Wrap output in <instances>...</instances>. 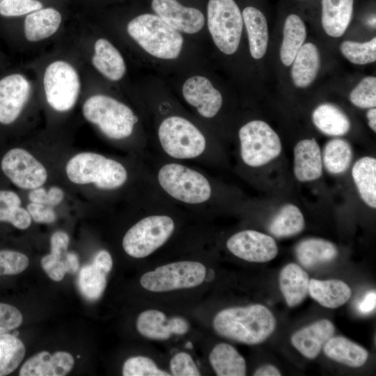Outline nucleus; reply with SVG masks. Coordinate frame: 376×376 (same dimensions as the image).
Here are the masks:
<instances>
[{
  "mask_svg": "<svg viewBox=\"0 0 376 376\" xmlns=\"http://www.w3.org/2000/svg\"><path fill=\"white\" fill-rule=\"evenodd\" d=\"M42 86L48 104L56 111L66 112L75 105L81 82L77 69L70 63L58 59L46 67Z\"/></svg>",
  "mask_w": 376,
  "mask_h": 376,
  "instance_id": "1a4fd4ad",
  "label": "nucleus"
},
{
  "mask_svg": "<svg viewBox=\"0 0 376 376\" xmlns=\"http://www.w3.org/2000/svg\"><path fill=\"white\" fill-rule=\"evenodd\" d=\"M0 221L9 222L21 230L31 224L29 212L21 207V199L14 191L0 190Z\"/></svg>",
  "mask_w": 376,
  "mask_h": 376,
  "instance_id": "c9c22d12",
  "label": "nucleus"
},
{
  "mask_svg": "<svg viewBox=\"0 0 376 376\" xmlns=\"http://www.w3.org/2000/svg\"><path fill=\"white\" fill-rule=\"evenodd\" d=\"M368 24L371 26H375V17H372L370 19H368Z\"/></svg>",
  "mask_w": 376,
  "mask_h": 376,
  "instance_id": "5fc2aeb1",
  "label": "nucleus"
},
{
  "mask_svg": "<svg viewBox=\"0 0 376 376\" xmlns=\"http://www.w3.org/2000/svg\"><path fill=\"white\" fill-rule=\"evenodd\" d=\"M304 226L305 220L299 207L286 204L271 221L269 231L276 237H288L299 234Z\"/></svg>",
  "mask_w": 376,
  "mask_h": 376,
  "instance_id": "f704fd0d",
  "label": "nucleus"
},
{
  "mask_svg": "<svg viewBox=\"0 0 376 376\" xmlns=\"http://www.w3.org/2000/svg\"><path fill=\"white\" fill-rule=\"evenodd\" d=\"M279 287L287 304L297 306L308 292L309 277L298 265L290 263L283 267L279 274Z\"/></svg>",
  "mask_w": 376,
  "mask_h": 376,
  "instance_id": "393cba45",
  "label": "nucleus"
},
{
  "mask_svg": "<svg viewBox=\"0 0 376 376\" xmlns=\"http://www.w3.org/2000/svg\"><path fill=\"white\" fill-rule=\"evenodd\" d=\"M350 102L357 107L370 109L376 106V78L366 77L352 91Z\"/></svg>",
  "mask_w": 376,
  "mask_h": 376,
  "instance_id": "79ce46f5",
  "label": "nucleus"
},
{
  "mask_svg": "<svg viewBox=\"0 0 376 376\" xmlns=\"http://www.w3.org/2000/svg\"><path fill=\"white\" fill-rule=\"evenodd\" d=\"M312 119L315 127L327 135L343 136L350 129V122L347 116L331 104L319 105L313 111Z\"/></svg>",
  "mask_w": 376,
  "mask_h": 376,
  "instance_id": "72a5a7b5",
  "label": "nucleus"
},
{
  "mask_svg": "<svg viewBox=\"0 0 376 376\" xmlns=\"http://www.w3.org/2000/svg\"><path fill=\"white\" fill-rule=\"evenodd\" d=\"M30 81L13 73L0 79V123L9 125L21 114L31 94Z\"/></svg>",
  "mask_w": 376,
  "mask_h": 376,
  "instance_id": "2eb2a0df",
  "label": "nucleus"
},
{
  "mask_svg": "<svg viewBox=\"0 0 376 376\" xmlns=\"http://www.w3.org/2000/svg\"><path fill=\"white\" fill-rule=\"evenodd\" d=\"M308 293L320 305L329 308L343 305L350 297L352 291L343 281L337 279L309 281Z\"/></svg>",
  "mask_w": 376,
  "mask_h": 376,
  "instance_id": "cd10ccee",
  "label": "nucleus"
},
{
  "mask_svg": "<svg viewBox=\"0 0 376 376\" xmlns=\"http://www.w3.org/2000/svg\"><path fill=\"white\" fill-rule=\"evenodd\" d=\"M63 198L64 192L58 187H52L47 191L40 187L31 189L29 194V199L31 202L51 207L58 205Z\"/></svg>",
  "mask_w": 376,
  "mask_h": 376,
  "instance_id": "49530a36",
  "label": "nucleus"
},
{
  "mask_svg": "<svg viewBox=\"0 0 376 376\" xmlns=\"http://www.w3.org/2000/svg\"><path fill=\"white\" fill-rule=\"evenodd\" d=\"M338 253L334 244L319 238L304 240L295 249L298 261L308 269L331 262L337 257Z\"/></svg>",
  "mask_w": 376,
  "mask_h": 376,
  "instance_id": "c85d7f7f",
  "label": "nucleus"
},
{
  "mask_svg": "<svg viewBox=\"0 0 376 376\" xmlns=\"http://www.w3.org/2000/svg\"><path fill=\"white\" fill-rule=\"evenodd\" d=\"M69 180L78 185L94 184L102 190L121 188L128 180V172L120 162L102 155L85 152L73 156L67 163Z\"/></svg>",
  "mask_w": 376,
  "mask_h": 376,
  "instance_id": "423d86ee",
  "label": "nucleus"
},
{
  "mask_svg": "<svg viewBox=\"0 0 376 376\" xmlns=\"http://www.w3.org/2000/svg\"><path fill=\"white\" fill-rule=\"evenodd\" d=\"M73 357L66 352H56L50 354L40 352L29 358L22 365L20 376H64L73 368Z\"/></svg>",
  "mask_w": 376,
  "mask_h": 376,
  "instance_id": "6ab92c4d",
  "label": "nucleus"
},
{
  "mask_svg": "<svg viewBox=\"0 0 376 376\" xmlns=\"http://www.w3.org/2000/svg\"><path fill=\"white\" fill-rule=\"evenodd\" d=\"M354 0H322V25L326 33L340 37L352 16Z\"/></svg>",
  "mask_w": 376,
  "mask_h": 376,
  "instance_id": "b1692460",
  "label": "nucleus"
},
{
  "mask_svg": "<svg viewBox=\"0 0 376 376\" xmlns=\"http://www.w3.org/2000/svg\"><path fill=\"white\" fill-rule=\"evenodd\" d=\"M28 257L11 250L0 251V276L14 275L23 272L28 267Z\"/></svg>",
  "mask_w": 376,
  "mask_h": 376,
  "instance_id": "37998d69",
  "label": "nucleus"
},
{
  "mask_svg": "<svg viewBox=\"0 0 376 376\" xmlns=\"http://www.w3.org/2000/svg\"><path fill=\"white\" fill-rule=\"evenodd\" d=\"M124 376H169L171 374L159 369L150 358L143 356L127 359L123 366Z\"/></svg>",
  "mask_w": 376,
  "mask_h": 376,
  "instance_id": "a19ab883",
  "label": "nucleus"
},
{
  "mask_svg": "<svg viewBox=\"0 0 376 376\" xmlns=\"http://www.w3.org/2000/svg\"><path fill=\"white\" fill-rule=\"evenodd\" d=\"M127 32L144 52L159 59H175L183 48L182 33L155 14L135 17L128 22Z\"/></svg>",
  "mask_w": 376,
  "mask_h": 376,
  "instance_id": "20e7f679",
  "label": "nucleus"
},
{
  "mask_svg": "<svg viewBox=\"0 0 376 376\" xmlns=\"http://www.w3.org/2000/svg\"><path fill=\"white\" fill-rule=\"evenodd\" d=\"M43 8L38 0H1L0 15L4 17H17L28 15Z\"/></svg>",
  "mask_w": 376,
  "mask_h": 376,
  "instance_id": "c03bdc74",
  "label": "nucleus"
},
{
  "mask_svg": "<svg viewBox=\"0 0 376 376\" xmlns=\"http://www.w3.org/2000/svg\"><path fill=\"white\" fill-rule=\"evenodd\" d=\"M292 64L291 77L294 84L299 88L308 87L315 79L320 68L317 47L311 42L304 44Z\"/></svg>",
  "mask_w": 376,
  "mask_h": 376,
  "instance_id": "bb28decb",
  "label": "nucleus"
},
{
  "mask_svg": "<svg viewBox=\"0 0 376 376\" xmlns=\"http://www.w3.org/2000/svg\"><path fill=\"white\" fill-rule=\"evenodd\" d=\"M242 15L248 34L250 54L255 59L262 58L268 45L267 19L259 9L253 6L246 7Z\"/></svg>",
  "mask_w": 376,
  "mask_h": 376,
  "instance_id": "a878e982",
  "label": "nucleus"
},
{
  "mask_svg": "<svg viewBox=\"0 0 376 376\" xmlns=\"http://www.w3.org/2000/svg\"><path fill=\"white\" fill-rule=\"evenodd\" d=\"M366 117L368 120V125L373 131L376 132V109L375 107L370 108L366 113Z\"/></svg>",
  "mask_w": 376,
  "mask_h": 376,
  "instance_id": "864d4df0",
  "label": "nucleus"
},
{
  "mask_svg": "<svg viewBox=\"0 0 376 376\" xmlns=\"http://www.w3.org/2000/svg\"><path fill=\"white\" fill-rule=\"evenodd\" d=\"M340 49L343 55L352 63H371L376 61V38L365 42L345 40L341 43Z\"/></svg>",
  "mask_w": 376,
  "mask_h": 376,
  "instance_id": "ea45409f",
  "label": "nucleus"
},
{
  "mask_svg": "<svg viewBox=\"0 0 376 376\" xmlns=\"http://www.w3.org/2000/svg\"><path fill=\"white\" fill-rule=\"evenodd\" d=\"M148 178L153 188L175 206L206 208L214 192L213 184L203 171L181 162L164 159Z\"/></svg>",
  "mask_w": 376,
  "mask_h": 376,
  "instance_id": "f257e3e1",
  "label": "nucleus"
},
{
  "mask_svg": "<svg viewBox=\"0 0 376 376\" xmlns=\"http://www.w3.org/2000/svg\"><path fill=\"white\" fill-rule=\"evenodd\" d=\"M323 350L329 358L354 368L363 366L368 358L366 349L343 336H332L323 346Z\"/></svg>",
  "mask_w": 376,
  "mask_h": 376,
  "instance_id": "7c9ffc66",
  "label": "nucleus"
},
{
  "mask_svg": "<svg viewBox=\"0 0 376 376\" xmlns=\"http://www.w3.org/2000/svg\"><path fill=\"white\" fill-rule=\"evenodd\" d=\"M136 327L143 336L157 340H166L173 334L182 335L189 330V324L185 319L180 317L168 319L163 312L155 309L141 313Z\"/></svg>",
  "mask_w": 376,
  "mask_h": 376,
  "instance_id": "a211bd4d",
  "label": "nucleus"
},
{
  "mask_svg": "<svg viewBox=\"0 0 376 376\" xmlns=\"http://www.w3.org/2000/svg\"><path fill=\"white\" fill-rule=\"evenodd\" d=\"M27 210L33 219L38 223L50 224L56 218L53 207L49 205L31 202L27 205Z\"/></svg>",
  "mask_w": 376,
  "mask_h": 376,
  "instance_id": "09e8293b",
  "label": "nucleus"
},
{
  "mask_svg": "<svg viewBox=\"0 0 376 376\" xmlns=\"http://www.w3.org/2000/svg\"><path fill=\"white\" fill-rule=\"evenodd\" d=\"M107 274L93 263L84 265L77 280L81 295L91 301L100 299L106 288Z\"/></svg>",
  "mask_w": 376,
  "mask_h": 376,
  "instance_id": "4c0bfd02",
  "label": "nucleus"
},
{
  "mask_svg": "<svg viewBox=\"0 0 376 376\" xmlns=\"http://www.w3.org/2000/svg\"><path fill=\"white\" fill-rule=\"evenodd\" d=\"M82 113L86 120L112 140L130 137L139 122V117L129 106L102 93L93 95L85 100Z\"/></svg>",
  "mask_w": 376,
  "mask_h": 376,
  "instance_id": "39448f33",
  "label": "nucleus"
},
{
  "mask_svg": "<svg viewBox=\"0 0 376 376\" xmlns=\"http://www.w3.org/2000/svg\"><path fill=\"white\" fill-rule=\"evenodd\" d=\"M294 173L300 182L320 178L322 174L320 148L314 139L299 141L294 149Z\"/></svg>",
  "mask_w": 376,
  "mask_h": 376,
  "instance_id": "4be33fe9",
  "label": "nucleus"
},
{
  "mask_svg": "<svg viewBox=\"0 0 376 376\" xmlns=\"http://www.w3.org/2000/svg\"><path fill=\"white\" fill-rule=\"evenodd\" d=\"M306 38V29L302 19L295 14L288 15L284 23L280 49V58L284 65L292 63Z\"/></svg>",
  "mask_w": 376,
  "mask_h": 376,
  "instance_id": "473e14b6",
  "label": "nucleus"
},
{
  "mask_svg": "<svg viewBox=\"0 0 376 376\" xmlns=\"http://www.w3.org/2000/svg\"><path fill=\"white\" fill-rule=\"evenodd\" d=\"M240 155L243 163L250 167L263 166L277 157L281 152L278 134L265 122L251 120L238 132Z\"/></svg>",
  "mask_w": 376,
  "mask_h": 376,
  "instance_id": "9d476101",
  "label": "nucleus"
},
{
  "mask_svg": "<svg viewBox=\"0 0 376 376\" xmlns=\"http://www.w3.org/2000/svg\"><path fill=\"white\" fill-rule=\"evenodd\" d=\"M212 324L215 331L224 338L256 345L272 334L276 322L265 306L253 304L225 308L215 315Z\"/></svg>",
  "mask_w": 376,
  "mask_h": 376,
  "instance_id": "7ed1b4c3",
  "label": "nucleus"
},
{
  "mask_svg": "<svg viewBox=\"0 0 376 376\" xmlns=\"http://www.w3.org/2000/svg\"><path fill=\"white\" fill-rule=\"evenodd\" d=\"M175 229L173 218L164 213L148 214L136 222L125 233L122 245L129 256L146 258L162 246Z\"/></svg>",
  "mask_w": 376,
  "mask_h": 376,
  "instance_id": "0eeeda50",
  "label": "nucleus"
},
{
  "mask_svg": "<svg viewBox=\"0 0 376 376\" xmlns=\"http://www.w3.org/2000/svg\"><path fill=\"white\" fill-rule=\"evenodd\" d=\"M22 315L13 306L0 303V334L17 328L22 322Z\"/></svg>",
  "mask_w": 376,
  "mask_h": 376,
  "instance_id": "de8ad7c7",
  "label": "nucleus"
},
{
  "mask_svg": "<svg viewBox=\"0 0 376 376\" xmlns=\"http://www.w3.org/2000/svg\"><path fill=\"white\" fill-rule=\"evenodd\" d=\"M151 5L155 15L181 33H197L205 25V17L201 10L185 6L177 0H152Z\"/></svg>",
  "mask_w": 376,
  "mask_h": 376,
  "instance_id": "dca6fc26",
  "label": "nucleus"
},
{
  "mask_svg": "<svg viewBox=\"0 0 376 376\" xmlns=\"http://www.w3.org/2000/svg\"><path fill=\"white\" fill-rule=\"evenodd\" d=\"M93 263L99 267L107 274H109L113 266V260L111 254L107 250H100L95 255Z\"/></svg>",
  "mask_w": 376,
  "mask_h": 376,
  "instance_id": "8fccbe9b",
  "label": "nucleus"
},
{
  "mask_svg": "<svg viewBox=\"0 0 376 376\" xmlns=\"http://www.w3.org/2000/svg\"><path fill=\"white\" fill-rule=\"evenodd\" d=\"M206 276V268L197 261H178L157 267L143 274L141 286L151 292H168L191 288L201 285Z\"/></svg>",
  "mask_w": 376,
  "mask_h": 376,
  "instance_id": "9b49d317",
  "label": "nucleus"
},
{
  "mask_svg": "<svg viewBox=\"0 0 376 376\" xmlns=\"http://www.w3.org/2000/svg\"><path fill=\"white\" fill-rule=\"evenodd\" d=\"M226 247L235 256L253 263L268 262L278 253L276 243L271 236L253 230L235 233L228 239Z\"/></svg>",
  "mask_w": 376,
  "mask_h": 376,
  "instance_id": "ddd939ff",
  "label": "nucleus"
},
{
  "mask_svg": "<svg viewBox=\"0 0 376 376\" xmlns=\"http://www.w3.org/2000/svg\"><path fill=\"white\" fill-rule=\"evenodd\" d=\"M253 375L255 376H280L279 370L273 365H265L257 369Z\"/></svg>",
  "mask_w": 376,
  "mask_h": 376,
  "instance_id": "603ef678",
  "label": "nucleus"
},
{
  "mask_svg": "<svg viewBox=\"0 0 376 376\" xmlns=\"http://www.w3.org/2000/svg\"><path fill=\"white\" fill-rule=\"evenodd\" d=\"M352 175L360 197L372 208L376 207V159L363 157L357 160L352 169Z\"/></svg>",
  "mask_w": 376,
  "mask_h": 376,
  "instance_id": "2f4dec72",
  "label": "nucleus"
},
{
  "mask_svg": "<svg viewBox=\"0 0 376 376\" xmlns=\"http://www.w3.org/2000/svg\"><path fill=\"white\" fill-rule=\"evenodd\" d=\"M91 63L99 73L111 81L122 79L127 71L126 63L121 53L104 38L95 40Z\"/></svg>",
  "mask_w": 376,
  "mask_h": 376,
  "instance_id": "412c9836",
  "label": "nucleus"
},
{
  "mask_svg": "<svg viewBox=\"0 0 376 376\" xmlns=\"http://www.w3.org/2000/svg\"><path fill=\"white\" fill-rule=\"evenodd\" d=\"M322 162L327 171L331 174H340L350 166L352 150L350 143L342 139L328 141L323 151Z\"/></svg>",
  "mask_w": 376,
  "mask_h": 376,
  "instance_id": "e433bc0d",
  "label": "nucleus"
},
{
  "mask_svg": "<svg viewBox=\"0 0 376 376\" xmlns=\"http://www.w3.org/2000/svg\"><path fill=\"white\" fill-rule=\"evenodd\" d=\"M0 1H1V0H0Z\"/></svg>",
  "mask_w": 376,
  "mask_h": 376,
  "instance_id": "6e6d98bb",
  "label": "nucleus"
},
{
  "mask_svg": "<svg viewBox=\"0 0 376 376\" xmlns=\"http://www.w3.org/2000/svg\"><path fill=\"white\" fill-rule=\"evenodd\" d=\"M209 360L218 376L246 375L244 359L230 344L221 343L216 345L210 353Z\"/></svg>",
  "mask_w": 376,
  "mask_h": 376,
  "instance_id": "c756f323",
  "label": "nucleus"
},
{
  "mask_svg": "<svg viewBox=\"0 0 376 376\" xmlns=\"http://www.w3.org/2000/svg\"><path fill=\"white\" fill-rule=\"evenodd\" d=\"M25 346L17 336L0 334V376L13 372L25 355Z\"/></svg>",
  "mask_w": 376,
  "mask_h": 376,
  "instance_id": "58836bf2",
  "label": "nucleus"
},
{
  "mask_svg": "<svg viewBox=\"0 0 376 376\" xmlns=\"http://www.w3.org/2000/svg\"><path fill=\"white\" fill-rule=\"evenodd\" d=\"M1 166L10 180L22 189L40 187L47 178L44 166L22 148H13L8 151L1 160Z\"/></svg>",
  "mask_w": 376,
  "mask_h": 376,
  "instance_id": "f8f14e48",
  "label": "nucleus"
},
{
  "mask_svg": "<svg viewBox=\"0 0 376 376\" xmlns=\"http://www.w3.org/2000/svg\"><path fill=\"white\" fill-rule=\"evenodd\" d=\"M242 13L234 0H209L207 24L216 47L224 54L237 50L242 29Z\"/></svg>",
  "mask_w": 376,
  "mask_h": 376,
  "instance_id": "6e6552de",
  "label": "nucleus"
},
{
  "mask_svg": "<svg viewBox=\"0 0 376 376\" xmlns=\"http://www.w3.org/2000/svg\"><path fill=\"white\" fill-rule=\"evenodd\" d=\"M334 333L333 323L322 319L296 331L291 337V343L303 356L314 359Z\"/></svg>",
  "mask_w": 376,
  "mask_h": 376,
  "instance_id": "aec40b11",
  "label": "nucleus"
},
{
  "mask_svg": "<svg viewBox=\"0 0 376 376\" xmlns=\"http://www.w3.org/2000/svg\"><path fill=\"white\" fill-rule=\"evenodd\" d=\"M62 16L54 8H42L26 15L24 22V33L29 42H39L55 34L61 24Z\"/></svg>",
  "mask_w": 376,
  "mask_h": 376,
  "instance_id": "5701e85b",
  "label": "nucleus"
},
{
  "mask_svg": "<svg viewBox=\"0 0 376 376\" xmlns=\"http://www.w3.org/2000/svg\"><path fill=\"white\" fill-rule=\"evenodd\" d=\"M170 369L172 375L175 376L201 375L192 357L186 352H179L171 359Z\"/></svg>",
  "mask_w": 376,
  "mask_h": 376,
  "instance_id": "a18cd8bd",
  "label": "nucleus"
},
{
  "mask_svg": "<svg viewBox=\"0 0 376 376\" xmlns=\"http://www.w3.org/2000/svg\"><path fill=\"white\" fill-rule=\"evenodd\" d=\"M69 242L65 232H55L50 239L51 252L41 260L42 269L55 281L62 280L65 273L73 274L79 269L77 255L68 251Z\"/></svg>",
  "mask_w": 376,
  "mask_h": 376,
  "instance_id": "f3484780",
  "label": "nucleus"
},
{
  "mask_svg": "<svg viewBox=\"0 0 376 376\" xmlns=\"http://www.w3.org/2000/svg\"><path fill=\"white\" fill-rule=\"evenodd\" d=\"M183 99L205 120L214 118L223 105V97L210 80L202 75L188 78L182 87Z\"/></svg>",
  "mask_w": 376,
  "mask_h": 376,
  "instance_id": "4468645a",
  "label": "nucleus"
},
{
  "mask_svg": "<svg viewBox=\"0 0 376 376\" xmlns=\"http://www.w3.org/2000/svg\"><path fill=\"white\" fill-rule=\"evenodd\" d=\"M156 134L158 149L166 159L206 164L210 143L205 132L189 118L168 115L159 121Z\"/></svg>",
  "mask_w": 376,
  "mask_h": 376,
  "instance_id": "f03ea898",
  "label": "nucleus"
},
{
  "mask_svg": "<svg viewBox=\"0 0 376 376\" xmlns=\"http://www.w3.org/2000/svg\"><path fill=\"white\" fill-rule=\"evenodd\" d=\"M376 294L373 291L368 293L359 305V311L363 313H368L375 308Z\"/></svg>",
  "mask_w": 376,
  "mask_h": 376,
  "instance_id": "3c124183",
  "label": "nucleus"
}]
</instances>
